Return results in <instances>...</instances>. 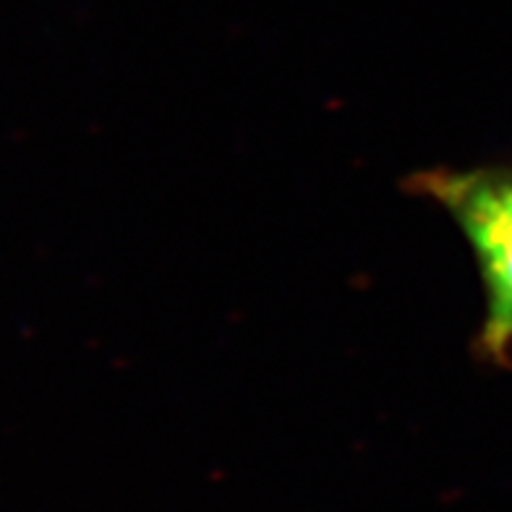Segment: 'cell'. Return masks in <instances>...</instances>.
I'll return each mask as SVG.
<instances>
[{"label": "cell", "mask_w": 512, "mask_h": 512, "mask_svg": "<svg viewBox=\"0 0 512 512\" xmlns=\"http://www.w3.org/2000/svg\"><path fill=\"white\" fill-rule=\"evenodd\" d=\"M403 191L442 209L468 243L484 293L473 353L512 369V165L416 170Z\"/></svg>", "instance_id": "1"}]
</instances>
